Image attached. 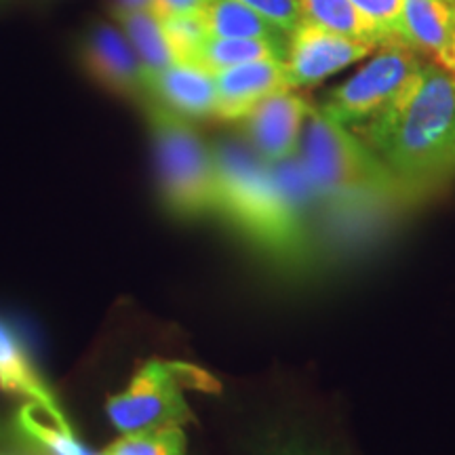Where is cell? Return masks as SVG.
Wrapping results in <instances>:
<instances>
[{"mask_svg": "<svg viewBox=\"0 0 455 455\" xmlns=\"http://www.w3.org/2000/svg\"><path fill=\"white\" fill-rule=\"evenodd\" d=\"M352 131L390 169L409 204L436 196L455 178V72L424 61L388 108Z\"/></svg>", "mask_w": 455, "mask_h": 455, "instance_id": "obj_1", "label": "cell"}, {"mask_svg": "<svg viewBox=\"0 0 455 455\" xmlns=\"http://www.w3.org/2000/svg\"><path fill=\"white\" fill-rule=\"evenodd\" d=\"M298 156L318 201L333 212L409 204L390 169L355 131L312 106Z\"/></svg>", "mask_w": 455, "mask_h": 455, "instance_id": "obj_2", "label": "cell"}, {"mask_svg": "<svg viewBox=\"0 0 455 455\" xmlns=\"http://www.w3.org/2000/svg\"><path fill=\"white\" fill-rule=\"evenodd\" d=\"M146 116L164 207L180 218L218 212L213 148L198 135L188 118L156 101L146 100Z\"/></svg>", "mask_w": 455, "mask_h": 455, "instance_id": "obj_3", "label": "cell"}, {"mask_svg": "<svg viewBox=\"0 0 455 455\" xmlns=\"http://www.w3.org/2000/svg\"><path fill=\"white\" fill-rule=\"evenodd\" d=\"M215 390L218 384L203 369L180 361H148L129 388L108 401L110 422L123 435L184 426L192 413L184 390Z\"/></svg>", "mask_w": 455, "mask_h": 455, "instance_id": "obj_4", "label": "cell"}, {"mask_svg": "<svg viewBox=\"0 0 455 455\" xmlns=\"http://www.w3.org/2000/svg\"><path fill=\"white\" fill-rule=\"evenodd\" d=\"M422 66L424 60L418 51L401 44L379 47L355 76L327 91L318 108L331 121L355 129L388 108Z\"/></svg>", "mask_w": 455, "mask_h": 455, "instance_id": "obj_5", "label": "cell"}, {"mask_svg": "<svg viewBox=\"0 0 455 455\" xmlns=\"http://www.w3.org/2000/svg\"><path fill=\"white\" fill-rule=\"evenodd\" d=\"M83 72L108 93L146 100V70L118 24L91 21L76 47Z\"/></svg>", "mask_w": 455, "mask_h": 455, "instance_id": "obj_6", "label": "cell"}, {"mask_svg": "<svg viewBox=\"0 0 455 455\" xmlns=\"http://www.w3.org/2000/svg\"><path fill=\"white\" fill-rule=\"evenodd\" d=\"M373 49L371 44L341 36L304 17L298 28L287 34L284 66H287L291 89L323 83L331 74L361 61Z\"/></svg>", "mask_w": 455, "mask_h": 455, "instance_id": "obj_7", "label": "cell"}, {"mask_svg": "<svg viewBox=\"0 0 455 455\" xmlns=\"http://www.w3.org/2000/svg\"><path fill=\"white\" fill-rule=\"evenodd\" d=\"M312 104L293 89L278 91L259 101L243 118L249 146L268 163H281L298 155L301 131Z\"/></svg>", "mask_w": 455, "mask_h": 455, "instance_id": "obj_8", "label": "cell"}, {"mask_svg": "<svg viewBox=\"0 0 455 455\" xmlns=\"http://www.w3.org/2000/svg\"><path fill=\"white\" fill-rule=\"evenodd\" d=\"M218 89V110L215 118L221 121H243L259 101L278 91H289L287 66L283 60H259L213 72Z\"/></svg>", "mask_w": 455, "mask_h": 455, "instance_id": "obj_9", "label": "cell"}, {"mask_svg": "<svg viewBox=\"0 0 455 455\" xmlns=\"http://www.w3.org/2000/svg\"><path fill=\"white\" fill-rule=\"evenodd\" d=\"M146 100L156 101L188 121L215 116L218 89L213 72L190 61H175L158 72L146 74Z\"/></svg>", "mask_w": 455, "mask_h": 455, "instance_id": "obj_10", "label": "cell"}, {"mask_svg": "<svg viewBox=\"0 0 455 455\" xmlns=\"http://www.w3.org/2000/svg\"><path fill=\"white\" fill-rule=\"evenodd\" d=\"M403 28L409 49L451 70L455 7L443 0H403Z\"/></svg>", "mask_w": 455, "mask_h": 455, "instance_id": "obj_11", "label": "cell"}, {"mask_svg": "<svg viewBox=\"0 0 455 455\" xmlns=\"http://www.w3.org/2000/svg\"><path fill=\"white\" fill-rule=\"evenodd\" d=\"M0 388L9 395L28 398L60 424H68L60 403L55 401L49 386L34 369L24 344L3 318H0Z\"/></svg>", "mask_w": 455, "mask_h": 455, "instance_id": "obj_12", "label": "cell"}, {"mask_svg": "<svg viewBox=\"0 0 455 455\" xmlns=\"http://www.w3.org/2000/svg\"><path fill=\"white\" fill-rule=\"evenodd\" d=\"M287 57V38H224L209 34L196 51L195 64L209 72L247 64L259 60H283Z\"/></svg>", "mask_w": 455, "mask_h": 455, "instance_id": "obj_13", "label": "cell"}, {"mask_svg": "<svg viewBox=\"0 0 455 455\" xmlns=\"http://www.w3.org/2000/svg\"><path fill=\"white\" fill-rule=\"evenodd\" d=\"M110 15L138 53L146 74L175 64L173 49L167 41L161 17L150 11H110Z\"/></svg>", "mask_w": 455, "mask_h": 455, "instance_id": "obj_14", "label": "cell"}, {"mask_svg": "<svg viewBox=\"0 0 455 455\" xmlns=\"http://www.w3.org/2000/svg\"><path fill=\"white\" fill-rule=\"evenodd\" d=\"M204 24L209 34L224 38H276L283 41L284 32L266 21L264 17L243 4L241 0H212L204 9Z\"/></svg>", "mask_w": 455, "mask_h": 455, "instance_id": "obj_15", "label": "cell"}, {"mask_svg": "<svg viewBox=\"0 0 455 455\" xmlns=\"http://www.w3.org/2000/svg\"><path fill=\"white\" fill-rule=\"evenodd\" d=\"M301 7L308 20L327 30L371 44V47H384L378 32L367 24L365 17L358 13L350 0H301Z\"/></svg>", "mask_w": 455, "mask_h": 455, "instance_id": "obj_16", "label": "cell"}, {"mask_svg": "<svg viewBox=\"0 0 455 455\" xmlns=\"http://www.w3.org/2000/svg\"><path fill=\"white\" fill-rule=\"evenodd\" d=\"M17 426L47 455H95L74 436L70 424H60L38 405L21 407Z\"/></svg>", "mask_w": 455, "mask_h": 455, "instance_id": "obj_17", "label": "cell"}, {"mask_svg": "<svg viewBox=\"0 0 455 455\" xmlns=\"http://www.w3.org/2000/svg\"><path fill=\"white\" fill-rule=\"evenodd\" d=\"M101 455H186V436L180 426L129 432Z\"/></svg>", "mask_w": 455, "mask_h": 455, "instance_id": "obj_18", "label": "cell"}, {"mask_svg": "<svg viewBox=\"0 0 455 455\" xmlns=\"http://www.w3.org/2000/svg\"><path fill=\"white\" fill-rule=\"evenodd\" d=\"M350 3L378 32L384 47L388 44L407 47L405 28H403V0H350Z\"/></svg>", "mask_w": 455, "mask_h": 455, "instance_id": "obj_19", "label": "cell"}, {"mask_svg": "<svg viewBox=\"0 0 455 455\" xmlns=\"http://www.w3.org/2000/svg\"><path fill=\"white\" fill-rule=\"evenodd\" d=\"M163 28L167 41L173 49L175 61H190L195 64L196 51L204 38L209 36L204 17L201 15H169L163 17Z\"/></svg>", "mask_w": 455, "mask_h": 455, "instance_id": "obj_20", "label": "cell"}, {"mask_svg": "<svg viewBox=\"0 0 455 455\" xmlns=\"http://www.w3.org/2000/svg\"><path fill=\"white\" fill-rule=\"evenodd\" d=\"M249 9L276 26L284 34L293 32L301 20H304V7L301 0H241Z\"/></svg>", "mask_w": 455, "mask_h": 455, "instance_id": "obj_21", "label": "cell"}, {"mask_svg": "<svg viewBox=\"0 0 455 455\" xmlns=\"http://www.w3.org/2000/svg\"><path fill=\"white\" fill-rule=\"evenodd\" d=\"M253 455H333L321 443L301 435H272L255 447Z\"/></svg>", "mask_w": 455, "mask_h": 455, "instance_id": "obj_22", "label": "cell"}, {"mask_svg": "<svg viewBox=\"0 0 455 455\" xmlns=\"http://www.w3.org/2000/svg\"><path fill=\"white\" fill-rule=\"evenodd\" d=\"M212 0H158L156 15L169 17V15H201L204 9L209 7Z\"/></svg>", "mask_w": 455, "mask_h": 455, "instance_id": "obj_23", "label": "cell"}, {"mask_svg": "<svg viewBox=\"0 0 455 455\" xmlns=\"http://www.w3.org/2000/svg\"><path fill=\"white\" fill-rule=\"evenodd\" d=\"M110 11H150L156 15L158 0H110Z\"/></svg>", "mask_w": 455, "mask_h": 455, "instance_id": "obj_24", "label": "cell"}, {"mask_svg": "<svg viewBox=\"0 0 455 455\" xmlns=\"http://www.w3.org/2000/svg\"><path fill=\"white\" fill-rule=\"evenodd\" d=\"M443 3H447V4H451V7H455V0H443Z\"/></svg>", "mask_w": 455, "mask_h": 455, "instance_id": "obj_25", "label": "cell"}, {"mask_svg": "<svg viewBox=\"0 0 455 455\" xmlns=\"http://www.w3.org/2000/svg\"><path fill=\"white\" fill-rule=\"evenodd\" d=\"M4 3H9V0H0V4H4Z\"/></svg>", "mask_w": 455, "mask_h": 455, "instance_id": "obj_26", "label": "cell"}]
</instances>
